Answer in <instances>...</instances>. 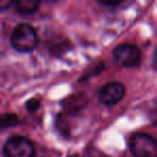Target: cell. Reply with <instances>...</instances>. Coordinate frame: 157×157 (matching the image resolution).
<instances>
[{"mask_svg": "<svg viewBox=\"0 0 157 157\" xmlns=\"http://www.w3.org/2000/svg\"><path fill=\"white\" fill-rule=\"evenodd\" d=\"M39 109V101L37 99H31L27 102V110L29 111H36Z\"/></svg>", "mask_w": 157, "mask_h": 157, "instance_id": "8", "label": "cell"}, {"mask_svg": "<svg viewBox=\"0 0 157 157\" xmlns=\"http://www.w3.org/2000/svg\"><path fill=\"white\" fill-rule=\"evenodd\" d=\"M113 58L118 65L126 68L136 67L141 60L139 48L132 44H121L113 51Z\"/></svg>", "mask_w": 157, "mask_h": 157, "instance_id": "4", "label": "cell"}, {"mask_svg": "<svg viewBox=\"0 0 157 157\" xmlns=\"http://www.w3.org/2000/svg\"><path fill=\"white\" fill-rule=\"evenodd\" d=\"M73 157H78V155H74V156H73Z\"/></svg>", "mask_w": 157, "mask_h": 157, "instance_id": "12", "label": "cell"}, {"mask_svg": "<svg viewBox=\"0 0 157 157\" xmlns=\"http://www.w3.org/2000/svg\"><path fill=\"white\" fill-rule=\"evenodd\" d=\"M15 8L21 14H33L39 9L41 0H14Z\"/></svg>", "mask_w": 157, "mask_h": 157, "instance_id": "6", "label": "cell"}, {"mask_svg": "<svg viewBox=\"0 0 157 157\" xmlns=\"http://www.w3.org/2000/svg\"><path fill=\"white\" fill-rule=\"evenodd\" d=\"M125 96V87L120 82H110L99 92V99L105 105H114Z\"/></svg>", "mask_w": 157, "mask_h": 157, "instance_id": "5", "label": "cell"}, {"mask_svg": "<svg viewBox=\"0 0 157 157\" xmlns=\"http://www.w3.org/2000/svg\"><path fill=\"white\" fill-rule=\"evenodd\" d=\"M11 44L21 53H29L38 45L37 31L29 24H20L11 35Z\"/></svg>", "mask_w": 157, "mask_h": 157, "instance_id": "1", "label": "cell"}, {"mask_svg": "<svg viewBox=\"0 0 157 157\" xmlns=\"http://www.w3.org/2000/svg\"><path fill=\"white\" fill-rule=\"evenodd\" d=\"M3 154L6 157H33L35 146L28 138L14 136L5 143Z\"/></svg>", "mask_w": 157, "mask_h": 157, "instance_id": "3", "label": "cell"}, {"mask_svg": "<svg viewBox=\"0 0 157 157\" xmlns=\"http://www.w3.org/2000/svg\"><path fill=\"white\" fill-rule=\"evenodd\" d=\"M129 147L135 157H157L156 140L147 133H135L130 138Z\"/></svg>", "mask_w": 157, "mask_h": 157, "instance_id": "2", "label": "cell"}, {"mask_svg": "<svg viewBox=\"0 0 157 157\" xmlns=\"http://www.w3.org/2000/svg\"><path fill=\"white\" fill-rule=\"evenodd\" d=\"M14 3V0H0V10H7Z\"/></svg>", "mask_w": 157, "mask_h": 157, "instance_id": "9", "label": "cell"}, {"mask_svg": "<svg viewBox=\"0 0 157 157\" xmlns=\"http://www.w3.org/2000/svg\"><path fill=\"white\" fill-rule=\"evenodd\" d=\"M46 1H50V2H53V1H56V0H46Z\"/></svg>", "mask_w": 157, "mask_h": 157, "instance_id": "11", "label": "cell"}, {"mask_svg": "<svg viewBox=\"0 0 157 157\" xmlns=\"http://www.w3.org/2000/svg\"><path fill=\"white\" fill-rule=\"evenodd\" d=\"M18 124V118L15 114H3L0 115V128H8L13 127Z\"/></svg>", "mask_w": 157, "mask_h": 157, "instance_id": "7", "label": "cell"}, {"mask_svg": "<svg viewBox=\"0 0 157 157\" xmlns=\"http://www.w3.org/2000/svg\"><path fill=\"white\" fill-rule=\"evenodd\" d=\"M99 3L103 6H116L122 1V0H97Z\"/></svg>", "mask_w": 157, "mask_h": 157, "instance_id": "10", "label": "cell"}]
</instances>
